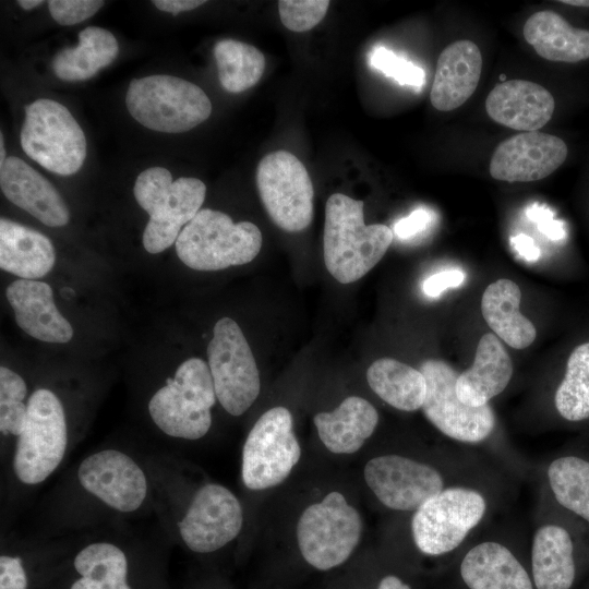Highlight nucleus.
Segmentation results:
<instances>
[{
    "instance_id": "1",
    "label": "nucleus",
    "mask_w": 589,
    "mask_h": 589,
    "mask_svg": "<svg viewBox=\"0 0 589 589\" xmlns=\"http://www.w3.org/2000/svg\"><path fill=\"white\" fill-rule=\"evenodd\" d=\"M364 203L346 194H332L325 206L324 262L341 284L357 281L384 256L394 233L382 224L365 225Z\"/></svg>"
},
{
    "instance_id": "2",
    "label": "nucleus",
    "mask_w": 589,
    "mask_h": 589,
    "mask_svg": "<svg viewBox=\"0 0 589 589\" xmlns=\"http://www.w3.org/2000/svg\"><path fill=\"white\" fill-rule=\"evenodd\" d=\"M137 204L148 213L149 220L143 232V247L157 254L176 243L181 228L201 211L206 187L196 178L172 180L163 167L143 170L133 188Z\"/></svg>"
},
{
    "instance_id": "3",
    "label": "nucleus",
    "mask_w": 589,
    "mask_h": 589,
    "mask_svg": "<svg viewBox=\"0 0 589 589\" xmlns=\"http://www.w3.org/2000/svg\"><path fill=\"white\" fill-rule=\"evenodd\" d=\"M262 240V232L253 223H233L226 213L204 208L183 227L175 244L184 265L211 272L252 262L260 253Z\"/></svg>"
},
{
    "instance_id": "4",
    "label": "nucleus",
    "mask_w": 589,
    "mask_h": 589,
    "mask_svg": "<svg viewBox=\"0 0 589 589\" xmlns=\"http://www.w3.org/2000/svg\"><path fill=\"white\" fill-rule=\"evenodd\" d=\"M125 105L140 124L164 133L190 131L212 113V103L200 86L166 74L132 80Z\"/></svg>"
},
{
    "instance_id": "5",
    "label": "nucleus",
    "mask_w": 589,
    "mask_h": 589,
    "mask_svg": "<svg viewBox=\"0 0 589 589\" xmlns=\"http://www.w3.org/2000/svg\"><path fill=\"white\" fill-rule=\"evenodd\" d=\"M217 400L208 364L200 358L182 362L148 402L152 420L165 434L199 440L212 425L211 409Z\"/></svg>"
},
{
    "instance_id": "6",
    "label": "nucleus",
    "mask_w": 589,
    "mask_h": 589,
    "mask_svg": "<svg viewBox=\"0 0 589 589\" xmlns=\"http://www.w3.org/2000/svg\"><path fill=\"white\" fill-rule=\"evenodd\" d=\"M68 444L63 406L46 388L36 389L27 400V417L13 452L15 477L26 485L45 481L62 461Z\"/></svg>"
},
{
    "instance_id": "7",
    "label": "nucleus",
    "mask_w": 589,
    "mask_h": 589,
    "mask_svg": "<svg viewBox=\"0 0 589 589\" xmlns=\"http://www.w3.org/2000/svg\"><path fill=\"white\" fill-rule=\"evenodd\" d=\"M20 142L29 158L60 176L77 172L86 158L82 128L67 107L52 99L40 98L25 107Z\"/></svg>"
},
{
    "instance_id": "8",
    "label": "nucleus",
    "mask_w": 589,
    "mask_h": 589,
    "mask_svg": "<svg viewBox=\"0 0 589 589\" xmlns=\"http://www.w3.org/2000/svg\"><path fill=\"white\" fill-rule=\"evenodd\" d=\"M362 520L339 492L306 507L297 525V540L303 558L320 570L342 564L357 546Z\"/></svg>"
},
{
    "instance_id": "9",
    "label": "nucleus",
    "mask_w": 589,
    "mask_h": 589,
    "mask_svg": "<svg viewBox=\"0 0 589 589\" xmlns=\"http://www.w3.org/2000/svg\"><path fill=\"white\" fill-rule=\"evenodd\" d=\"M207 358L217 400L229 414L241 416L257 398L261 382L252 350L235 320L217 321Z\"/></svg>"
},
{
    "instance_id": "10",
    "label": "nucleus",
    "mask_w": 589,
    "mask_h": 589,
    "mask_svg": "<svg viewBox=\"0 0 589 589\" xmlns=\"http://www.w3.org/2000/svg\"><path fill=\"white\" fill-rule=\"evenodd\" d=\"M486 512L483 495L472 489H443L413 514L411 530L417 548L426 555L455 550Z\"/></svg>"
},
{
    "instance_id": "11",
    "label": "nucleus",
    "mask_w": 589,
    "mask_h": 589,
    "mask_svg": "<svg viewBox=\"0 0 589 589\" xmlns=\"http://www.w3.org/2000/svg\"><path fill=\"white\" fill-rule=\"evenodd\" d=\"M300 457L290 411L285 407L271 408L257 419L244 442L243 483L250 490L275 486L287 479Z\"/></svg>"
},
{
    "instance_id": "12",
    "label": "nucleus",
    "mask_w": 589,
    "mask_h": 589,
    "mask_svg": "<svg viewBox=\"0 0 589 589\" xmlns=\"http://www.w3.org/2000/svg\"><path fill=\"white\" fill-rule=\"evenodd\" d=\"M261 201L271 219L288 232L304 230L313 216V184L304 165L287 151L264 156L256 170Z\"/></svg>"
},
{
    "instance_id": "13",
    "label": "nucleus",
    "mask_w": 589,
    "mask_h": 589,
    "mask_svg": "<svg viewBox=\"0 0 589 589\" xmlns=\"http://www.w3.org/2000/svg\"><path fill=\"white\" fill-rule=\"evenodd\" d=\"M420 371L425 377L426 394L422 410L444 435L464 443L484 441L495 428V414L488 405L470 407L456 394L458 373L445 361L428 359Z\"/></svg>"
},
{
    "instance_id": "14",
    "label": "nucleus",
    "mask_w": 589,
    "mask_h": 589,
    "mask_svg": "<svg viewBox=\"0 0 589 589\" xmlns=\"http://www.w3.org/2000/svg\"><path fill=\"white\" fill-rule=\"evenodd\" d=\"M242 525L243 510L237 496L224 485L207 483L194 494L178 528L191 551L209 553L231 542Z\"/></svg>"
},
{
    "instance_id": "15",
    "label": "nucleus",
    "mask_w": 589,
    "mask_h": 589,
    "mask_svg": "<svg viewBox=\"0 0 589 589\" xmlns=\"http://www.w3.org/2000/svg\"><path fill=\"white\" fill-rule=\"evenodd\" d=\"M363 474L377 500L394 510L416 512L444 489L435 468L400 455L370 459Z\"/></svg>"
},
{
    "instance_id": "16",
    "label": "nucleus",
    "mask_w": 589,
    "mask_h": 589,
    "mask_svg": "<svg viewBox=\"0 0 589 589\" xmlns=\"http://www.w3.org/2000/svg\"><path fill=\"white\" fill-rule=\"evenodd\" d=\"M77 480L85 491L121 513L135 512L147 494L144 471L117 449H104L84 458L77 468Z\"/></svg>"
},
{
    "instance_id": "17",
    "label": "nucleus",
    "mask_w": 589,
    "mask_h": 589,
    "mask_svg": "<svg viewBox=\"0 0 589 589\" xmlns=\"http://www.w3.org/2000/svg\"><path fill=\"white\" fill-rule=\"evenodd\" d=\"M565 142L538 131L516 134L502 142L492 155V178L506 182H529L554 172L566 159Z\"/></svg>"
},
{
    "instance_id": "18",
    "label": "nucleus",
    "mask_w": 589,
    "mask_h": 589,
    "mask_svg": "<svg viewBox=\"0 0 589 589\" xmlns=\"http://www.w3.org/2000/svg\"><path fill=\"white\" fill-rule=\"evenodd\" d=\"M0 185L4 196L40 223L62 227L70 212L57 189L23 159L11 156L0 168Z\"/></svg>"
},
{
    "instance_id": "19",
    "label": "nucleus",
    "mask_w": 589,
    "mask_h": 589,
    "mask_svg": "<svg viewBox=\"0 0 589 589\" xmlns=\"http://www.w3.org/2000/svg\"><path fill=\"white\" fill-rule=\"evenodd\" d=\"M5 296L16 324L27 335L53 344L71 340L73 328L57 309L48 284L20 278L7 287Z\"/></svg>"
},
{
    "instance_id": "20",
    "label": "nucleus",
    "mask_w": 589,
    "mask_h": 589,
    "mask_svg": "<svg viewBox=\"0 0 589 589\" xmlns=\"http://www.w3.org/2000/svg\"><path fill=\"white\" fill-rule=\"evenodd\" d=\"M485 109L495 122L514 130L537 131L545 125L555 109L552 94L538 83L509 80L488 95Z\"/></svg>"
},
{
    "instance_id": "21",
    "label": "nucleus",
    "mask_w": 589,
    "mask_h": 589,
    "mask_svg": "<svg viewBox=\"0 0 589 589\" xmlns=\"http://www.w3.org/2000/svg\"><path fill=\"white\" fill-rule=\"evenodd\" d=\"M482 70V56L471 40L461 39L441 52L430 93L432 106L441 111L460 107L476 91Z\"/></svg>"
},
{
    "instance_id": "22",
    "label": "nucleus",
    "mask_w": 589,
    "mask_h": 589,
    "mask_svg": "<svg viewBox=\"0 0 589 589\" xmlns=\"http://www.w3.org/2000/svg\"><path fill=\"white\" fill-rule=\"evenodd\" d=\"M513 375V362L496 335L484 334L477 347L471 368L458 375L456 394L470 407L488 405L501 394Z\"/></svg>"
},
{
    "instance_id": "23",
    "label": "nucleus",
    "mask_w": 589,
    "mask_h": 589,
    "mask_svg": "<svg viewBox=\"0 0 589 589\" xmlns=\"http://www.w3.org/2000/svg\"><path fill=\"white\" fill-rule=\"evenodd\" d=\"M460 575L469 589H533L516 556L494 541L470 549L460 564Z\"/></svg>"
},
{
    "instance_id": "24",
    "label": "nucleus",
    "mask_w": 589,
    "mask_h": 589,
    "mask_svg": "<svg viewBox=\"0 0 589 589\" xmlns=\"http://www.w3.org/2000/svg\"><path fill=\"white\" fill-rule=\"evenodd\" d=\"M56 262L50 239L41 232L0 219V267L22 279L36 280L47 275Z\"/></svg>"
},
{
    "instance_id": "25",
    "label": "nucleus",
    "mask_w": 589,
    "mask_h": 589,
    "mask_svg": "<svg viewBox=\"0 0 589 589\" xmlns=\"http://www.w3.org/2000/svg\"><path fill=\"white\" fill-rule=\"evenodd\" d=\"M313 422L328 450L335 454H352L373 434L378 413L366 399L350 396L335 410L315 414Z\"/></svg>"
},
{
    "instance_id": "26",
    "label": "nucleus",
    "mask_w": 589,
    "mask_h": 589,
    "mask_svg": "<svg viewBox=\"0 0 589 589\" xmlns=\"http://www.w3.org/2000/svg\"><path fill=\"white\" fill-rule=\"evenodd\" d=\"M522 34L546 60L575 63L589 58V31L572 26L556 12L533 13L525 23Z\"/></svg>"
},
{
    "instance_id": "27",
    "label": "nucleus",
    "mask_w": 589,
    "mask_h": 589,
    "mask_svg": "<svg viewBox=\"0 0 589 589\" xmlns=\"http://www.w3.org/2000/svg\"><path fill=\"white\" fill-rule=\"evenodd\" d=\"M518 285L501 278L490 284L481 299L482 315L496 336L515 349L530 346L537 336L534 325L519 312Z\"/></svg>"
},
{
    "instance_id": "28",
    "label": "nucleus",
    "mask_w": 589,
    "mask_h": 589,
    "mask_svg": "<svg viewBox=\"0 0 589 589\" xmlns=\"http://www.w3.org/2000/svg\"><path fill=\"white\" fill-rule=\"evenodd\" d=\"M573 540L566 529L543 525L537 529L531 549L533 582L537 589H569L575 578Z\"/></svg>"
},
{
    "instance_id": "29",
    "label": "nucleus",
    "mask_w": 589,
    "mask_h": 589,
    "mask_svg": "<svg viewBox=\"0 0 589 589\" xmlns=\"http://www.w3.org/2000/svg\"><path fill=\"white\" fill-rule=\"evenodd\" d=\"M118 53L119 45L111 32L88 26L80 32L77 46L63 48L55 56L52 70L62 81H84L111 64Z\"/></svg>"
},
{
    "instance_id": "30",
    "label": "nucleus",
    "mask_w": 589,
    "mask_h": 589,
    "mask_svg": "<svg viewBox=\"0 0 589 589\" xmlns=\"http://www.w3.org/2000/svg\"><path fill=\"white\" fill-rule=\"evenodd\" d=\"M371 389L385 402L402 411L422 408L426 382L420 370L393 358L375 360L366 371Z\"/></svg>"
},
{
    "instance_id": "31",
    "label": "nucleus",
    "mask_w": 589,
    "mask_h": 589,
    "mask_svg": "<svg viewBox=\"0 0 589 589\" xmlns=\"http://www.w3.org/2000/svg\"><path fill=\"white\" fill-rule=\"evenodd\" d=\"M81 576L70 589H131L128 585V561L124 552L109 542H94L74 557Z\"/></svg>"
},
{
    "instance_id": "32",
    "label": "nucleus",
    "mask_w": 589,
    "mask_h": 589,
    "mask_svg": "<svg viewBox=\"0 0 589 589\" xmlns=\"http://www.w3.org/2000/svg\"><path fill=\"white\" fill-rule=\"evenodd\" d=\"M223 88L241 93L254 86L265 69V57L254 46L236 40L221 39L213 49Z\"/></svg>"
},
{
    "instance_id": "33",
    "label": "nucleus",
    "mask_w": 589,
    "mask_h": 589,
    "mask_svg": "<svg viewBox=\"0 0 589 589\" xmlns=\"http://www.w3.org/2000/svg\"><path fill=\"white\" fill-rule=\"evenodd\" d=\"M548 480L556 501L589 522V461L560 457L550 464Z\"/></svg>"
},
{
    "instance_id": "34",
    "label": "nucleus",
    "mask_w": 589,
    "mask_h": 589,
    "mask_svg": "<svg viewBox=\"0 0 589 589\" xmlns=\"http://www.w3.org/2000/svg\"><path fill=\"white\" fill-rule=\"evenodd\" d=\"M554 402L558 413L568 421L589 418V341L572 351Z\"/></svg>"
},
{
    "instance_id": "35",
    "label": "nucleus",
    "mask_w": 589,
    "mask_h": 589,
    "mask_svg": "<svg viewBox=\"0 0 589 589\" xmlns=\"http://www.w3.org/2000/svg\"><path fill=\"white\" fill-rule=\"evenodd\" d=\"M25 381L7 366L0 368V431L3 435L19 436L27 417Z\"/></svg>"
},
{
    "instance_id": "36",
    "label": "nucleus",
    "mask_w": 589,
    "mask_h": 589,
    "mask_svg": "<svg viewBox=\"0 0 589 589\" xmlns=\"http://www.w3.org/2000/svg\"><path fill=\"white\" fill-rule=\"evenodd\" d=\"M280 21L292 32H308L325 16L327 0H280L277 2Z\"/></svg>"
},
{
    "instance_id": "37",
    "label": "nucleus",
    "mask_w": 589,
    "mask_h": 589,
    "mask_svg": "<svg viewBox=\"0 0 589 589\" xmlns=\"http://www.w3.org/2000/svg\"><path fill=\"white\" fill-rule=\"evenodd\" d=\"M370 60L374 69L393 77L399 84L420 87L424 83L423 69L384 47L373 49Z\"/></svg>"
},
{
    "instance_id": "38",
    "label": "nucleus",
    "mask_w": 589,
    "mask_h": 589,
    "mask_svg": "<svg viewBox=\"0 0 589 589\" xmlns=\"http://www.w3.org/2000/svg\"><path fill=\"white\" fill-rule=\"evenodd\" d=\"M99 0H50L48 9L60 25H74L92 17L103 5Z\"/></svg>"
},
{
    "instance_id": "39",
    "label": "nucleus",
    "mask_w": 589,
    "mask_h": 589,
    "mask_svg": "<svg viewBox=\"0 0 589 589\" xmlns=\"http://www.w3.org/2000/svg\"><path fill=\"white\" fill-rule=\"evenodd\" d=\"M433 218L434 215L430 209L419 207L398 220L394 226V232L401 240L411 239L426 230Z\"/></svg>"
},
{
    "instance_id": "40",
    "label": "nucleus",
    "mask_w": 589,
    "mask_h": 589,
    "mask_svg": "<svg viewBox=\"0 0 589 589\" xmlns=\"http://www.w3.org/2000/svg\"><path fill=\"white\" fill-rule=\"evenodd\" d=\"M27 576L17 556L1 555L0 589H26Z\"/></svg>"
},
{
    "instance_id": "41",
    "label": "nucleus",
    "mask_w": 589,
    "mask_h": 589,
    "mask_svg": "<svg viewBox=\"0 0 589 589\" xmlns=\"http://www.w3.org/2000/svg\"><path fill=\"white\" fill-rule=\"evenodd\" d=\"M527 216L537 223L540 232L549 239L557 241L565 237L563 224L553 219V214L548 207L533 204L527 208Z\"/></svg>"
},
{
    "instance_id": "42",
    "label": "nucleus",
    "mask_w": 589,
    "mask_h": 589,
    "mask_svg": "<svg viewBox=\"0 0 589 589\" xmlns=\"http://www.w3.org/2000/svg\"><path fill=\"white\" fill-rule=\"evenodd\" d=\"M464 280L465 274L459 269L443 271L424 280L423 291L429 297H437L447 288L460 286Z\"/></svg>"
},
{
    "instance_id": "43",
    "label": "nucleus",
    "mask_w": 589,
    "mask_h": 589,
    "mask_svg": "<svg viewBox=\"0 0 589 589\" xmlns=\"http://www.w3.org/2000/svg\"><path fill=\"white\" fill-rule=\"evenodd\" d=\"M513 248L528 262L537 261L541 252L539 248L534 244V241L531 237L519 233L510 238Z\"/></svg>"
},
{
    "instance_id": "44",
    "label": "nucleus",
    "mask_w": 589,
    "mask_h": 589,
    "mask_svg": "<svg viewBox=\"0 0 589 589\" xmlns=\"http://www.w3.org/2000/svg\"><path fill=\"white\" fill-rule=\"evenodd\" d=\"M157 9L164 12L178 14L190 11L205 3L203 0H154L152 2Z\"/></svg>"
},
{
    "instance_id": "45",
    "label": "nucleus",
    "mask_w": 589,
    "mask_h": 589,
    "mask_svg": "<svg viewBox=\"0 0 589 589\" xmlns=\"http://www.w3.org/2000/svg\"><path fill=\"white\" fill-rule=\"evenodd\" d=\"M377 589H410V587L398 577L388 575L380 581Z\"/></svg>"
},
{
    "instance_id": "46",
    "label": "nucleus",
    "mask_w": 589,
    "mask_h": 589,
    "mask_svg": "<svg viewBox=\"0 0 589 589\" xmlns=\"http://www.w3.org/2000/svg\"><path fill=\"white\" fill-rule=\"evenodd\" d=\"M43 3L44 1H40V0H19L17 1V4L24 10H32L34 8L39 7Z\"/></svg>"
},
{
    "instance_id": "47",
    "label": "nucleus",
    "mask_w": 589,
    "mask_h": 589,
    "mask_svg": "<svg viewBox=\"0 0 589 589\" xmlns=\"http://www.w3.org/2000/svg\"><path fill=\"white\" fill-rule=\"evenodd\" d=\"M561 2L575 7H589V0H563Z\"/></svg>"
},
{
    "instance_id": "48",
    "label": "nucleus",
    "mask_w": 589,
    "mask_h": 589,
    "mask_svg": "<svg viewBox=\"0 0 589 589\" xmlns=\"http://www.w3.org/2000/svg\"><path fill=\"white\" fill-rule=\"evenodd\" d=\"M5 149H4V141H3V134L0 133V167H2L5 163Z\"/></svg>"
}]
</instances>
